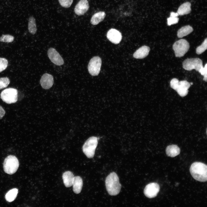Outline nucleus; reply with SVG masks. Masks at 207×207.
I'll list each match as a JSON object with an SVG mask.
<instances>
[{"mask_svg":"<svg viewBox=\"0 0 207 207\" xmlns=\"http://www.w3.org/2000/svg\"><path fill=\"white\" fill-rule=\"evenodd\" d=\"M5 111L3 107L0 106V119H2L5 115Z\"/></svg>","mask_w":207,"mask_h":207,"instance_id":"2f4dec72","label":"nucleus"},{"mask_svg":"<svg viewBox=\"0 0 207 207\" xmlns=\"http://www.w3.org/2000/svg\"><path fill=\"white\" fill-rule=\"evenodd\" d=\"M179 14L177 13H175L173 12H171L170 13V17H177Z\"/></svg>","mask_w":207,"mask_h":207,"instance_id":"473e14b6","label":"nucleus"},{"mask_svg":"<svg viewBox=\"0 0 207 207\" xmlns=\"http://www.w3.org/2000/svg\"><path fill=\"white\" fill-rule=\"evenodd\" d=\"M40 83L43 88L46 89H49L53 84V77L50 74L45 73L41 76Z\"/></svg>","mask_w":207,"mask_h":207,"instance_id":"ddd939ff","label":"nucleus"},{"mask_svg":"<svg viewBox=\"0 0 207 207\" xmlns=\"http://www.w3.org/2000/svg\"><path fill=\"white\" fill-rule=\"evenodd\" d=\"M72 185L74 192L76 194L79 193L81 191L83 185L81 178L78 176L74 177Z\"/></svg>","mask_w":207,"mask_h":207,"instance_id":"f3484780","label":"nucleus"},{"mask_svg":"<svg viewBox=\"0 0 207 207\" xmlns=\"http://www.w3.org/2000/svg\"><path fill=\"white\" fill-rule=\"evenodd\" d=\"M107 37L110 41L115 44L119 43L122 39L121 33L114 28H111L108 31L107 34Z\"/></svg>","mask_w":207,"mask_h":207,"instance_id":"9b49d317","label":"nucleus"},{"mask_svg":"<svg viewBox=\"0 0 207 207\" xmlns=\"http://www.w3.org/2000/svg\"><path fill=\"white\" fill-rule=\"evenodd\" d=\"M105 185L108 193L111 195L118 194L121 187L119 177L114 172H111L107 177L105 180Z\"/></svg>","mask_w":207,"mask_h":207,"instance_id":"f257e3e1","label":"nucleus"},{"mask_svg":"<svg viewBox=\"0 0 207 207\" xmlns=\"http://www.w3.org/2000/svg\"><path fill=\"white\" fill-rule=\"evenodd\" d=\"M10 83V80L7 77L0 78V90L7 87Z\"/></svg>","mask_w":207,"mask_h":207,"instance_id":"a878e982","label":"nucleus"},{"mask_svg":"<svg viewBox=\"0 0 207 207\" xmlns=\"http://www.w3.org/2000/svg\"><path fill=\"white\" fill-rule=\"evenodd\" d=\"M182 64L183 68L185 70L190 71L195 69L198 72L203 66L202 61L198 58H187L183 61Z\"/></svg>","mask_w":207,"mask_h":207,"instance_id":"0eeeda50","label":"nucleus"},{"mask_svg":"<svg viewBox=\"0 0 207 207\" xmlns=\"http://www.w3.org/2000/svg\"><path fill=\"white\" fill-rule=\"evenodd\" d=\"M8 62L5 58L0 57V72L4 70L7 68Z\"/></svg>","mask_w":207,"mask_h":207,"instance_id":"bb28decb","label":"nucleus"},{"mask_svg":"<svg viewBox=\"0 0 207 207\" xmlns=\"http://www.w3.org/2000/svg\"><path fill=\"white\" fill-rule=\"evenodd\" d=\"M98 143V138L95 136L89 137L83 146V151L87 157L91 158L93 157Z\"/></svg>","mask_w":207,"mask_h":207,"instance_id":"7ed1b4c3","label":"nucleus"},{"mask_svg":"<svg viewBox=\"0 0 207 207\" xmlns=\"http://www.w3.org/2000/svg\"><path fill=\"white\" fill-rule=\"evenodd\" d=\"M199 72L204 76L203 80L206 82L207 80V64L206 63L204 67H202L200 69Z\"/></svg>","mask_w":207,"mask_h":207,"instance_id":"c85d7f7f","label":"nucleus"},{"mask_svg":"<svg viewBox=\"0 0 207 207\" xmlns=\"http://www.w3.org/2000/svg\"><path fill=\"white\" fill-rule=\"evenodd\" d=\"M190 84L191 85H193V83H190Z\"/></svg>","mask_w":207,"mask_h":207,"instance_id":"72a5a7b5","label":"nucleus"},{"mask_svg":"<svg viewBox=\"0 0 207 207\" xmlns=\"http://www.w3.org/2000/svg\"><path fill=\"white\" fill-rule=\"evenodd\" d=\"M160 189L159 185L157 183H150L146 186L144 190V193L148 198H153L156 196Z\"/></svg>","mask_w":207,"mask_h":207,"instance_id":"1a4fd4ad","label":"nucleus"},{"mask_svg":"<svg viewBox=\"0 0 207 207\" xmlns=\"http://www.w3.org/2000/svg\"><path fill=\"white\" fill-rule=\"evenodd\" d=\"M19 166V162L17 158L13 155H10L4 160L3 167L6 173L12 175L17 170Z\"/></svg>","mask_w":207,"mask_h":207,"instance_id":"20e7f679","label":"nucleus"},{"mask_svg":"<svg viewBox=\"0 0 207 207\" xmlns=\"http://www.w3.org/2000/svg\"><path fill=\"white\" fill-rule=\"evenodd\" d=\"M189 48V43L185 39H181L176 41L172 45V49L177 57L183 56Z\"/></svg>","mask_w":207,"mask_h":207,"instance_id":"423d86ee","label":"nucleus"},{"mask_svg":"<svg viewBox=\"0 0 207 207\" xmlns=\"http://www.w3.org/2000/svg\"><path fill=\"white\" fill-rule=\"evenodd\" d=\"M18 192V189L16 188L10 190L5 195V199L9 202L13 201L16 198Z\"/></svg>","mask_w":207,"mask_h":207,"instance_id":"5701e85b","label":"nucleus"},{"mask_svg":"<svg viewBox=\"0 0 207 207\" xmlns=\"http://www.w3.org/2000/svg\"><path fill=\"white\" fill-rule=\"evenodd\" d=\"M166 151L168 156L171 157H174L180 154V150L177 145H172L167 146Z\"/></svg>","mask_w":207,"mask_h":207,"instance_id":"a211bd4d","label":"nucleus"},{"mask_svg":"<svg viewBox=\"0 0 207 207\" xmlns=\"http://www.w3.org/2000/svg\"><path fill=\"white\" fill-rule=\"evenodd\" d=\"M60 5L63 7L68 8L70 7L73 0H58Z\"/></svg>","mask_w":207,"mask_h":207,"instance_id":"cd10ccee","label":"nucleus"},{"mask_svg":"<svg viewBox=\"0 0 207 207\" xmlns=\"http://www.w3.org/2000/svg\"><path fill=\"white\" fill-rule=\"evenodd\" d=\"M28 29L29 32L33 34H34L37 31L35 19L33 16L29 17L28 24Z\"/></svg>","mask_w":207,"mask_h":207,"instance_id":"4be33fe9","label":"nucleus"},{"mask_svg":"<svg viewBox=\"0 0 207 207\" xmlns=\"http://www.w3.org/2000/svg\"><path fill=\"white\" fill-rule=\"evenodd\" d=\"M207 48V38H206L202 44L200 46L198 47L196 50L197 54L200 55L204 52Z\"/></svg>","mask_w":207,"mask_h":207,"instance_id":"b1692460","label":"nucleus"},{"mask_svg":"<svg viewBox=\"0 0 207 207\" xmlns=\"http://www.w3.org/2000/svg\"><path fill=\"white\" fill-rule=\"evenodd\" d=\"M207 171L206 165L200 162L193 163L190 168V171L192 177L196 180L200 182L207 181Z\"/></svg>","mask_w":207,"mask_h":207,"instance_id":"f03ea898","label":"nucleus"},{"mask_svg":"<svg viewBox=\"0 0 207 207\" xmlns=\"http://www.w3.org/2000/svg\"><path fill=\"white\" fill-rule=\"evenodd\" d=\"M190 86L191 85L186 80L180 81L176 91L180 96L184 97L187 95L188 92V89Z\"/></svg>","mask_w":207,"mask_h":207,"instance_id":"4468645a","label":"nucleus"},{"mask_svg":"<svg viewBox=\"0 0 207 207\" xmlns=\"http://www.w3.org/2000/svg\"><path fill=\"white\" fill-rule=\"evenodd\" d=\"M47 54L51 61L56 65L60 66L64 64L62 57L55 49L49 48Z\"/></svg>","mask_w":207,"mask_h":207,"instance_id":"9d476101","label":"nucleus"},{"mask_svg":"<svg viewBox=\"0 0 207 207\" xmlns=\"http://www.w3.org/2000/svg\"><path fill=\"white\" fill-rule=\"evenodd\" d=\"M193 30L192 27L189 25L183 26L178 31L177 36L179 38L183 37L190 34Z\"/></svg>","mask_w":207,"mask_h":207,"instance_id":"412c9836","label":"nucleus"},{"mask_svg":"<svg viewBox=\"0 0 207 207\" xmlns=\"http://www.w3.org/2000/svg\"><path fill=\"white\" fill-rule=\"evenodd\" d=\"M18 91L16 89L9 88L3 90L0 98L5 103L10 104L16 103L18 100Z\"/></svg>","mask_w":207,"mask_h":207,"instance_id":"39448f33","label":"nucleus"},{"mask_svg":"<svg viewBox=\"0 0 207 207\" xmlns=\"http://www.w3.org/2000/svg\"><path fill=\"white\" fill-rule=\"evenodd\" d=\"M179 20V18L177 17H170L167 19V24L168 26L177 23Z\"/></svg>","mask_w":207,"mask_h":207,"instance_id":"c756f323","label":"nucleus"},{"mask_svg":"<svg viewBox=\"0 0 207 207\" xmlns=\"http://www.w3.org/2000/svg\"><path fill=\"white\" fill-rule=\"evenodd\" d=\"M14 36L9 34H2L0 37V41L5 43H11L14 40Z\"/></svg>","mask_w":207,"mask_h":207,"instance_id":"393cba45","label":"nucleus"},{"mask_svg":"<svg viewBox=\"0 0 207 207\" xmlns=\"http://www.w3.org/2000/svg\"><path fill=\"white\" fill-rule=\"evenodd\" d=\"M179 82V80L176 78L172 79L170 83L171 87L176 91L178 86Z\"/></svg>","mask_w":207,"mask_h":207,"instance_id":"7c9ffc66","label":"nucleus"},{"mask_svg":"<svg viewBox=\"0 0 207 207\" xmlns=\"http://www.w3.org/2000/svg\"><path fill=\"white\" fill-rule=\"evenodd\" d=\"M150 49L147 46L144 45L137 50L133 55L134 58L136 59H143L147 56Z\"/></svg>","mask_w":207,"mask_h":207,"instance_id":"2eb2a0df","label":"nucleus"},{"mask_svg":"<svg viewBox=\"0 0 207 207\" xmlns=\"http://www.w3.org/2000/svg\"><path fill=\"white\" fill-rule=\"evenodd\" d=\"M106 14L104 12H99L95 14L91 19V23L93 25H96L103 20L106 16Z\"/></svg>","mask_w":207,"mask_h":207,"instance_id":"6ab92c4d","label":"nucleus"},{"mask_svg":"<svg viewBox=\"0 0 207 207\" xmlns=\"http://www.w3.org/2000/svg\"><path fill=\"white\" fill-rule=\"evenodd\" d=\"M74 178V175L71 171H68L63 173L62 179L66 187H70L72 185Z\"/></svg>","mask_w":207,"mask_h":207,"instance_id":"dca6fc26","label":"nucleus"},{"mask_svg":"<svg viewBox=\"0 0 207 207\" xmlns=\"http://www.w3.org/2000/svg\"><path fill=\"white\" fill-rule=\"evenodd\" d=\"M89 8V5L87 0H80L75 6L74 11L77 15L81 16L86 13Z\"/></svg>","mask_w":207,"mask_h":207,"instance_id":"f8f14e48","label":"nucleus"},{"mask_svg":"<svg viewBox=\"0 0 207 207\" xmlns=\"http://www.w3.org/2000/svg\"><path fill=\"white\" fill-rule=\"evenodd\" d=\"M101 64V58L98 56H95L90 60L88 69L90 74L93 76L97 75L99 73Z\"/></svg>","mask_w":207,"mask_h":207,"instance_id":"6e6552de","label":"nucleus"},{"mask_svg":"<svg viewBox=\"0 0 207 207\" xmlns=\"http://www.w3.org/2000/svg\"><path fill=\"white\" fill-rule=\"evenodd\" d=\"M191 4L189 2H185L179 7L177 13L179 15H183L189 13L191 11Z\"/></svg>","mask_w":207,"mask_h":207,"instance_id":"aec40b11","label":"nucleus"}]
</instances>
